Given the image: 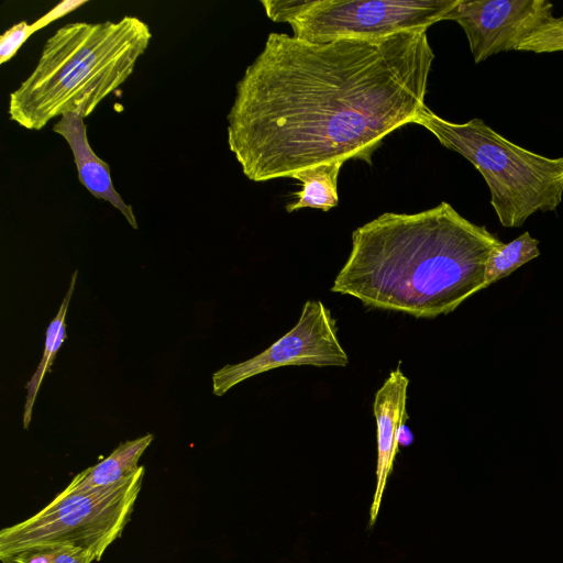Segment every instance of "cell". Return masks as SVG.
I'll return each instance as SVG.
<instances>
[{"instance_id":"6da1fadb","label":"cell","mask_w":563,"mask_h":563,"mask_svg":"<svg viewBox=\"0 0 563 563\" xmlns=\"http://www.w3.org/2000/svg\"><path fill=\"white\" fill-rule=\"evenodd\" d=\"M428 29L316 43L269 33L235 87L228 145L253 181L318 165L372 164L426 106L434 53Z\"/></svg>"},{"instance_id":"7a4b0ae2","label":"cell","mask_w":563,"mask_h":563,"mask_svg":"<svg viewBox=\"0 0 563 563\" xmlns=\"http://www.w3.org/2000/svg\"><path fill=\"white\" fill-rule=\"evenodd\" d=\"M503 242L449 202L417 213L385 212L355 229L331 291L364 306L435 318L485 288V267Z\"/></svg>"},{"instance_id":"3957f363","label":"cell","mask_w":563,"mask_h":563,"mask_svg":"<svg viewBox=\"0 0 563 563\" xmlns=\"http://www.w3.org/2000/svg\"><path fill=\"white\" fill-rule=\"evenodd\" d=\"M151 40L148 24L137 16L65 24L45 42L35 68L10 93V119L38 131L65 113L87 118L132 75Z\"/></svg>"},{"instance_id":"277c9868","label":"cell","mask_w":563,"mask_h":563,"mask_svg":"<svg viewBox=\"0 0 563 563\" xmlns=\"http://www.w3.org/2000/svg\"><path fill=\"white\" fill-rule=\"evenodd\" d=\"M412 123L459 153L483 176L500 224L520 228L537 212L555 211L563 199V156L547 157L509 141L482 119L448 121L424 106Z\"/></svg>"},{"instance_id":"5b68a950","label":"cell","mask_w":563,"mask_h":563,"mask_svg":"<svg viewBox=\"0 0 563 563\" xmlns=\"http://www.w3.org/2000/svg\"><path fill=\"white\" fill-rule=\"evenodd\" d=\"M145 468L114 485L80 488L69 483L32 517L0 531L1 562L26 550L71 545L100 561L121 537L142 488Z\"/></svg>"},{"instance_id":"8992f818","label":"cell","mask_w":563,"mask_h":563,"mask_svg":"<svg viewBox=\"0 0 563 563\" xmlns=\"http://www.w3.org/2000/svg\"><path fill=\"white\" fill-rule=\"evenodd\" d=\"M457 0H262L266 15L292 36L323 43L375 40L442 21Z\"/></svg>"},{"instance_id":"52a82bcc","label":"cell","mask_w":563,"mask_h":563,"mask_svg":"<svg viewBox=\"0 0 563 563\" xmlns=\"http://www.w3.org/2000/svg\"><path fill=\"white\" fill-rule=\"evenodd\" d=\"M347 364L331 310L320 300H307L295 327L271 346L244 362L214 372L212 391L222 396L245 379L283 366L344 367Z\"/></svg>"},{"instance_id":"ba28073f","label":"cell","mask_w":563,"mask_h":563,"mask_svg":"<svg viewBox=\"0 0 563 563\" xmlns=\"http://www.w3.org/2000/svg\"><path fill=\"white\" fill-rule=\"evenodd\" d=\"M547 0H457L443 20L464 31L475 64L501 52L516 51L520 42L552 19Z\"/></svg>"},{"instance_id":"9c48e42d","label":"cell","mask_w":563,"mask_h":563,"mask_svg":"<svg viewBox=\"0 0 563 563\" xmlns=\"http://www.w3.org/2000/svg\"><path fill=\"white\" fill-rule=\"evenodd\" d=\"M408 385L409 379L398 366L389 373L374 397L373 412L377 427V467L376 487L369 510V527H373L376 522L386 483L398 452V434L407 420Z\"/></svg>"},{"instance_id":"30bf717a","label":"cell","mask_w":563,"mask_h":563,"mask_svg":"<svg viewBox=\"0 0 563 563\" xmlns=\"http://www.w3.org/2000/svg\"><path fill=\"white\" fill-rule=\"evenodd\" d=\"M85 118L77 113H65L53 125V131L64 137L76 165L80 184L97 199L117 208L133 229H137L132 206L128 205L114 188L108 163L91 148L87 137Z\"/></svg>"},{"instance_id":"8fae6325","label":"cell","mask_w":563,"mask_h":563,"mask_svg":"<svg viewBox=\"0 0 563 563\" xmlns=\"http://www.w3.org/2000/svg\"><path fill=\"white\" fill-rule=\"evenodd\" d=\"M152 441L153 434L147 433L120 443L110 455L78 473L70 483L80 488H98L131 477L140 470L139 460Z\"/></svg>"},{"instance_id":"7c38bea8","label":"cell","mask_w":563,"mask_h":563,"mask_svg":"<svg viewBox=\"0 0 563 563\" xmlns=\"http://www.w3.org/2000/svg\"><path fill=\"white\" fill-rule=\"evenodd\" d=\"M342 165L335 162L296 173L291 178L301 183V189L294 194L297 200L288 203L286 211L294 212L309 207L327 212L338 206V178Z\"/></svg>"},{"instance_id":"4fadbf2b","label":"cell","mask_w":563,"mask_h":563,"mask_svg":"<svg viewBox=\"0 0 563 563\" xmlns=\"http://www.w3.org/2000/svg\"><path fill=\"white\" fill-rule=\"evenodd\" d=\"M77 271L74 272L70 280L69 288L63 299V302L59 307V310L56 317L51 321L47 331L46 339L44 345V352L42 360L33 374L30 382L26 384V401L23 411V428L27 429L31 418L32 410L35 402V398L38 391V388L42 384V380L47 371H51V367L54 363L57 351L66 339V328H65V317L67 312L68 305L70 302V298L75 288V283L77 279Z\"/></svg>"},{"instance_id":"5bb4252c","label":"cell","mask_w":563,"mask_h":563,"mask_svg":"<svg viewBox=\"0 0 563 563\" xmlns=\"http://www.w3.org/2000/svg\"><path fill=\"white\" fill-rule=\"evenodd\" d=\"M540 255L539 241L526 231L509 243L495 247L485 267V288L507 277L517 268Z\"/></svg>"},{"instance_id":"9a60e30c","label":"cell","mask_w":563,"mask_h":563,"mask_svg":"<svg viewBox=\"0 0 563 563\" xmlns=\"http://www.w3.org/2000/svg\"><path fill=\"white\" fill-rule=\"evenodd\" d=\"M519 52L536 54L563 52V16H553L518 45Z\"/></svg>"},{"instance_id":"2e32d148","label":"cell","mask_w":563,"mask_h":563,"mask_svg":"<svg viewBox=\"0 0 563 563\" xmlns=\"http://www.w3.org/2000/svg\"><path fill=\"white\" fill-rule=\"evenodd\" d=\"M34 33L32 24L20 21L0 36V64L9 62Z\"/></svg>"},{"instance_id":"e0dca14e","label":"cell","mask_w":563,"mask_h":563,"mask_svg":"<svg viewBox=\"0 0 563 563\" xmlns=\"http://www.w3.org/2000/svg\"><path fill=\"white\" fill-rule=\"evenodd\" d=\"M86 3L87 0H65L59 2L44 15L37 19L35 22L31 23L33 31L36 32L47 26L52 22L69 14L70 12L75 11L76 9Z\"/></svg>"},{"instance_id":"ac0fdd59","label":"cell","mask_w":563,"mask_h":563,"mask_svg":"<svg viewBox=\"0 0 563 563\" xmlns=\"http://www.w3.org/2000/svg\"><path fill=\"white\" fill-rule=\"evenodd\" d=\"M92 555L79 548L71 545H56L53 563H92Z\"/></svg>"}]
</instances>
